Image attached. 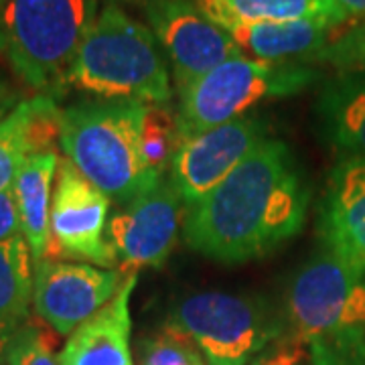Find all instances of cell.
<instances>
[{
  "label": "cell",
  "mask_w": 365,
  "mask_h": 365,
  "mask_svg": "<svg viewBox=\"0 0 365 365\" xmlns=\"http://www.w3.org/2000/svg\"><path fill=\"white\" fill-rule=\"evenodd\" d=\"M309 199L288 144L266 138L222 185L187 207L185 242L223 264L256 260L299 234Z\"/></svg>",
  "instance_id": "obj_1"
},
{
  "label": "cell",
  "mask_w": 365,
  "mask_h": 365,
  "mask_svg": "<svg viewBox=\"0 0 365 365\" xmlns=\"http://www.w3.org/2000/svg\"><path fill=\"white\" fill-rule=\"evenodd\" d=\"M67 88L98 100L169 106L170 67L150 26L120 4H104L67 73Z\"/></svg>",
  "instance_id": "obj_2"
},
{
  "label": "cell",
  "mask_w": 365,
  "mask_h": 365,
  "mask_svg": "<svg viewBox=\"0 0 365 365\" xmlns=\"http://www.w3.org/2000/svg\"><path fill=\"white\" fill-rule=\"evenodd\" d=\"M148 106L83 100L61 110L59 146L71 165L110 201L128 205L165 177L146 167L143 122Z\"/></svg>",
  "instance_id": "obj_3"
},
{
  "label": "cell",
  "mask_w": 365,
  "mask_h": 365,
  "mask_svg": "<svg viewBox=\"0 0 365 365\" xmlns=\"http://www.w3.org/2000/svg\"><path fill=\"white\" fill-rule=\"evenodd\" d=\"M100 0H9L0 11V55L26 88L59 96Z\"/></svg>",
  "instance_id": "obj_4"
},
{
  "label": "cell",
  "mask_w": 365,
  "mask_h": 365,
  "mask_svg": "<svg viewBox=\"0 0 365 365\" xmlns=\"http://www.w3.org/2000/svg\"><path fill=\"white\" fill-rule=\"evenodd\" d=\"M321 73L307 63H274L248 55L227 59L181 93L179 128L182 140L246 116L266 100L307 90Z\"/></svg>",
  "instance_id": "obj_5"
},
{
  "label": "cell",
  "mask_w": 365,
  "mask_h": 365,
  "mask_svg": "<svg viewBox=\"0 0 365 365\" xmlns=\"http://www.w3.org/2000/svg\"><path fill=\"white\" fill-rule=\"evenodd\" d=\"M287 304L307 347L365 343V270L327 250L297 272Z\"/></svg>",
  "instance_id": "obj_6"
},
{
  "label": "cell",
  "mask_w": 365,
  "mask_h": 365,
  "mask_svg": "<svg viewBox=\"0 0 365 365\" xmlns=\"http://www.w3.org/2000/svg\"><path fill=\"white\" fill-rule=\"evenodd\" d=\"M169 325L193 339L207 365H254L282 333L264 300L222 290L181 299Z\"/></svg>",
  "instance_id": "obj_7"
},
{
  "label": "cell",
  "mask_w": 365,
  "mask_h": 365,
  "mask_svg": "<svg viewBox=\"0 0 365 365\" xmlns=\"http://www.w3.org/2000/svg\"><path fill=\"white\" fill-rule=\"evenodd\" d=\"M143 13L165 51L179 96L213 67L244 55L232 35L213 23L195 0H144Z\"/></svg>",
  "instance_id": "obj_8"
},
{
  "label": "cell",
  "mask_w": 365,
  "mask_h": 365,
  "mask_svg": "<svg viewBox=\"0 0 365 365\" xmlns=\"http://www.w3.org/2000/svg\"><path fill=\"white\" fill-rule=\"evenodd\" d=\"M110 199L79 173L69 158H59L51 205L49 260H83L114 270L116 254L106 237Z\"/></svg>",
  "instance_id": "obj_9"
},
{
  "label": "cell",
  "mask_w": 365,
  "mask_h": 365,
  "mask_svg": "<svg viewBox=\"0 0 365 365\" xmlns=\"http://www.w3.org/2000/svg\"><path fill=\"white\" fill-rule=\"evenodd\" d=\"M268 136L260 116H242L185 138L173 158L169 179L187 207L222 185Z\"/></svg>",
  "instance_id": "obj_10"
},
{
  "label": "cell",
  "mask_w": 365,
  "mask_h": 365,
  "mask_svg": "<svg viewBox=\"0 0 365 365\" xmlns=\"http://www.w3.org/2000/svg\"><path fill=\"white\" fill-rule=\"evenodd\" d=\"M126 278L118 268L43 258L35 264L33 304L55 333L71 335L116 297Z\"/></svg>",
  "instance_id": "obj_11"
},
{
  "label": "cell",
  "mask_w": 365,
  "mask_h": 365,
  "mask_svg": "<svg viewBox=\"0 0 365 365\" xmlns=\"http://www.w3.org/2000/svg\"><path fill=\"white\" fill-rule=\"evenodd\" d=\"M181 222L182 199L170 179L160 177L110 217L106 237L124 266L160 268L177 246Z\"/></svg>",
  "instance_id": "obj_12"
},
{
  "label": "cell",
  "mask_w": 365,
  "mask_h": 365,
  "mask_svg": "<svg viewBox=\"0 0 365 365\" xmlns=\"http://www.w3.org/2000/svg\"><path fill=\"white\" fill-rule=\"evenodd\" d=\"M319 234L327 252L365 270V157L339 160L319 209Z\"/></svg>",
  "instance_id": "obj_13"
},
{
  "label": "cell",
  "mask_w": 365,
  "mask_h": 365,
  "mask_svg": "<svg viewBox=\"0 0 365 365\" xmlns=\"http://www.w3.org/2000/svg\"><path fill=\"white\" fill-rule=\"evenodd\" d=\"M136 284L138 270H132L116 297L69 335L63 349L57 353L59 364L134 365L130 355V299Z\"/></svg>",
  "instance_id": "obj_14"
},
{
  "label": "cell",
  "mask_w": 365,
  "mask_h": 365,
  "mask_svg": "<svg viewBox=\"0 0 365 365\" xmlns=\"http://www.w3.org/2000/svg\"><path fill=\"white\" fill-rule=\"evenodd\" d=\"M242 53L274 63H311L339 29L319 21L237 23L225 26Z\"/></svg>",
  "instance_id": "obj_15"
},
{
  "label": "cell",
  "mask_w": 365,
  "mask_h": 365,
  "mask_svg": "<svg viewBox=\"0 0 365 365\" xmlns=\"http://www.w3.org/2000/svg\"><path fill=\"white\" fill-rule=\"evenodd\" d=\"M59 167L57 153H39L26 158L13 182L14 201L21 217V234L37 264L51 244L53 182Z\"/></svg>",
  "instance_id": "obj_16"
},
{
  "label": "cell",
  "mask_w": 365,
  "mask_h": 365,
  "mask_svg": "<svg viewBox=\"0 0 365 365\" xmlns=\"http://www.w3.org/2000/svg\"><path fill=\"white\" fill-rule=\"evenodd\" d=\"M321 132L349 157H365V73L327 79L317 100Z\"/></svg>",
  "instance_id": "obj_17"
},
{
  "label": "cell",
  "mask_w": 365,
  "mask_h": 365,
  "mask_svg": "<svg viewBox=\"0 0 365 365\" xmlns=\"http://www.w3.org/2000/svg\"><path fill=\"white\" fill-rule=\"evenodd\" d=\"M213 23L225 29L237 23L319 21L343 29L349 16L335 0H195Z\"/></svg>",
  "instance_id": "obj_18"
},
{
  "label": "cell",
  "mask_w": 365,
  "mask_h": 365,
  "mask_svg": "<svg viewBox=\"0 0 365 365\" xmlns=\"http://www.w3.org/2000/svg\"><path fill=\"white\" fill-rule=\"evenodd\" d=\"M35 262L25 235L0 242V321L25 323L33 302Z\"/></svg>",
  "instance_id": "obj_19"
},
{
  "label": "cell",
  "mask_w": 365,
  "mask_h": 365,
  "mask_svg": "<svg viewBox=\"0 0 365 365\" xmlns=\"http://www.w3.org/2000/svg\"><path fill=\"white\" fill-rule=\"evenodd\" d=\"M33 110L35 102L29 98L0 122V193L13 187L26 158L37 155L31 136Z\"/></svg>",
  "instance_id": "obj_20"
},
{
  "label": "cell",
  "mask_w": 365,
  "mask_h": 365,
  "mask_svg": "<svg viewBox=\"0 0 365 365\" xmlns=\"http://www.w3.org/2000/svg\"><path fill=\"white\" fill-rule=\"evenodd\" d=\"M181 144L177 112L169 106H148L143 122V157L146 167L157 175H165Z\"/></svg>",
  "instance_id": "obj_21"
},
{
  "label": "cell",
  "mask_w": 365,
  "mask_h": 365,
  "mask_svg": "<svg viewBox=\"0 0 365 365\" xmlns=\"http://www.w3.org/2000/svg\"><path fill=\"white\" fill-rule=\"evenodd\" d=\"M143 365H207V361L191 337L167 323L158 335L144 341Z\"/></svg>",
  "instance_id": "obj_22"
},
{
  "label": "cell",
  "mask_w": 365,
  "mask_h": 365,
  "mask_svg": "<svg viewBox=\"0 0 365 365\" xmlns=\"http://www.w3.org/2000/svg\"><path fill=\"white\" fill-rule=\"evenodd\" d=\"M313 63H327L339 73H365V19L337 31L333 41L313 59Z\"/></svg>",
  "instance_id": "obj_23"
},
{
  "label": "cell",
  "mask_w": 365,
  "mask_h": 365,
  "mask_svg": "<svg viewBox=\"0 0 365 365\" xmlns=\"http://www.w3.org/2000/svg\"><path fill=\"white\" fill-rule=\"evenodd\" d=\"M6 365H61L53 353L51 341L33 323H21L4 353Z\"/></svg>",
  "instance_id": "obj_24"
},
{
  "label": "cell",
  "mask_w": 365,
  "mask_h": 365,
  "mask_svg": "<svg viewBox=\"0 0 365 365\" xmlns=\"http://www.w3.org/2000/svg\"><path fill=\"white\" fill-rule=\"evenodd\" d=\"M313 365H365V343L359 345H309Z\"/></svg>",
  "instance_id": "obj_25"
},
{
  "label": "cell",
  "mask_w": 365,
  "mask_h": 365,
  "mask_svg": "<svg viewBox=\"0 0 365 365\" xmlns=\"http://www.w3.org/2000/svg\"><path fill=\"white\" fill-rule=\"evenodd\" d=\"M21 234V217L14 201L13 187L0 193V242Z\"/></svg>",
  "instance_id": "obj_26"
},
{
  "label": "cell",
  "mask_w": 365,
  "mask_h": 365,
  "mask_svg": "<svg viewBox=\"0 0 365 365\" xmlns=\"http://www.w3.org/2000/svg\"><path fill=\"white\" fill-rule=\"evenodd\" d=\"M21 102H25L23 91L0 71V122L9 114H13L14 110L21 106Z\"/></svg>",
  "instance_id": "obj_27"
},
{
  "label": "cell",
  "mask_w": 365,
  "mask_h": 365,
  "mask_svg": "<svg viewBox=\"0 0 365 365\" xmlns=\"http://www.w3.org/2000/svg\"><path fill=\"white\" fill-rule=\"evenodd\" d=\"M343 13L351 19H365V0H335Z\"/></svg>",
  "instance_id": "obj_28"
},
{
  "label": "cell",
  "mask_w": 365,
  "mask_h": 365,
  "mask_svg": "<svg viewBox=\"0 0 365 365\" xmlns=\"http://www.w3.org/2000/svg\"><path fill=\"white\" fill-rule=\"evenodd\" d=\"M21 323H6V321H0V365L4 361V353H6V347L13 339L14 331L19 329Z\"/></svg>",
  "instance_id": "obj_29"
},
{
  "label": "cell",
  "mask_w": 365,
  "mask_h": 365,
  "mask_svg": "<svg viewBox=\"0 0 365 365\" xmlns=\"http://www.w3.org/2000/svg\"><path fill=\"white\" fill-rule=\"evenodd\" d=\"M122 2H140L143 4L144 0H106V4H122Z\"/></svg>",
  "instance_id": "obj_30"
},
{
  "label": "cell",
  "mask_w": 365,
  "mask_h": 365,
  "mask_svg": "<svg viewBox=\"0 0 365 365\" xmlns=\"http://www.w3.org/2000/svg\"><path fill=\"white\" fill-rule=\"evenodd\" d=\"M6 2H9V0H0V11L4 9V4H6Z\"/></svg>",
  "instance_id": "obj_31"
}]
</instances>
